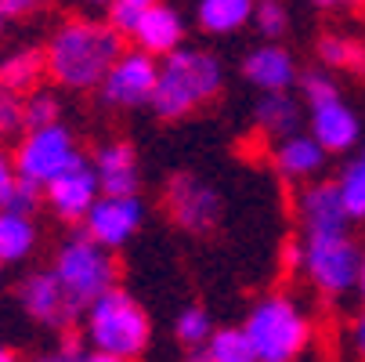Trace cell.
I'll list each match as a JSON object with an SVG mask.
<instances>
[{
  "label": "cell",
  "mask_w": 365,
  "mask_h": 362,
  "mask_svg": "<svg viewBox=\"0 0 365 362\" xmlns=\"http://www.w3.org/2000/svg\"><path fill=\"white\" fill-rule=\"evenodd\" d=\"M275 171L286 178V181H307V178H315L326 164V152L315 138H307V134H293L286 141H279L275 149V156H272Z\"/></svg>",
  "instance_id": "ac0fdd59"
},
{
  "label": "cell",
  "mask_w": 365,
  "mask_h": 362,
  "mask_svg": "<svg viewBox=\"0 0 365 362\" xmlns=\"http://www.w3.org/2000/svg\"><path fill=\"white\" fill-rule=\"evenodd\" d=\"M116 261L106 246H98L87 232H76L62 250H58V261H55V279L62 283L69 304L76 308V316L87 312V308L106 297L109 290H116Z\"/></svg>",
  "instance_id": "5b68a950"
},
{
  "label": "cell",
  "mask_w": 365,
  "mask_h": 362,
  "mask_svg": "<svg viewBox=\"0 0 365 362\" xmlns=\"http://www.w3.org/2000/svg\"><path fill=\"white\" fill-rule=\"evenodd\" d=\"M76 156V145H73V134L55 124V127H43V131H29L15 152V174L22 181H33L40 188H47L55 181Z\"/></svg>",
  "instance_id": "52a82bcc"
},
{
  "label": "cell",
  "mask_w": 365,
  "mask_h": 362,
  "mask_svg": "<svg viewBox=\"0 0 365 362\" xmlns=\"http://www.w3.org/2000/svg\"><path fill=\"white\" fill-rule=\"evenodd\" d=\"M304 272L311 276L322 293L340 297L351 286H358L361 272V250L347 232L333 236H307L304 239Z\"/></svg>",
  "instance_id": "8992f818"
},
{
  "label": "cell",
  "mask_w": 365,
  "mask_h": 362,
  "mask_svg": "<svg viewBox=\"0 0 365 362\" xmlns=\"http://www.w3.org/2000/svg\"><path fill=\"white\" fill-rule=\"evenodd\" d=\"M351 348H354V355L365 362V312L354 319V326H351Z\"/></svg>",
  "instance_id": "d590c367"
},
{
  "label": "cell",
  "mask_w": 365,
  "mask_h": 362,
  "mask_svg": "<svg viewBox=\"0 0 365 362\" xmlns=\"http://www.w3.org/2000/svg\"><path fill=\"white\" fill-rule=\"evenodd\" d=\"M33 362H83V355H80V341H66L58 351H47V355H40V358H33Z\"/></svg>",
  "instance_id": "836d02e7"
},
{
  "label": "cell",
  "mask_w": 365,
  "mask_h": 362,
  "mask_svg": "<svg viewBox=\"0 0 365 362\" xmlns=\"http://www.w3.org/2000/svg\"><path fill=\"white\" fill-rule=\"evenodd\" d=\"M141 218H145V206L138 196H101L91 214L83 218V232L98 243V246H123L138 228H141Z\"/></svg>",
  "instance_id": "8fae6325"
},
{
  "label": "cell",
  "mask_w": 365,
  "mask_h": 362,
  "mask_svg": "<svg viewBox=\"0 0 365 362\" xmlns=\"http://www.w3.org/2000/svg\"><path fill=\"white\" fill-rule=\"evenodd\" d=\"M242 76L260 87L264 94H286L289 84H297V62L286 47L279 44H264V47H257L246 55L242 62Z\"/></svg>",
  "instance_id": "9a60e30c"
},
{
  "label": "cell",
  "mask_w": 365,
  "mask_h": 362,
  "mask_svg": "<svg viewBox=\"0 0 365 362\" xmlns=\"http://www.w3.org/2000/svg\"><path fill=\"white\" fill-rule=\"evenodd\" d=\"M0 362H19V358H15V351H11V348L0 344Z\"/></svg>",
  "instance_id": "ab89813d"
},
{
  "label": "cell",
  "mask_w": 365,
  "mask_h": 362,
  "mask_svg": "<svg viewBox=\"0 0 365 362\" xmlns=\"http://www.w3.org/2000/svg\"><path fill=\"white\" fill-rule=\"evenodd\" d=\"M155 80H160V62L134 47V51H123V55L116 59L109 76L101 80L98 94L113 109H134V106H148L152 101Z\"/></svg>",
  "instance_id": "ba28073f"
},
{
  "label": "cell",
  "mask_w": 365,
  "mask_h": 362,
  "mask_svg": "<svg viewBox=\"0 0 365 362\" xmlns=\"http://www.w3.org/2000/svg\"><path fill=\"white\" fill-rule=\"evenodd\" d=\"M47 203L62 221H83L91 214V206L101 199V185H98V174H94V160L87 156H73V164L51 181L47 188Z\"/></svg>",
  "instance_id": "30bf717a"
},
{
  "label": "cell",
  "mask_w": 365,
  "mask_h": 362,
  "mask_svg": "<svg viewBox=\"0 0 365 362\" xmlns=\"http://www.w3.org/2000/svg\"><path fill=\"white\" fill-rule=\"evenodd\" d=\"M33 243H36V225H33L29 218L11 214V211L0 214V265L29 257Z\"/></svg>",
  "instance_id": "7402d4cb"
},
{
  "label": "cell",
  "mask_w": 365,
  "mask_h": 362,
  "mask_svg": "<svg viewBox=\"0 0 365 362\" xmlns=\"http://www.w3.org/2000/svg\"><path fill=\"white\" fill-rule=\"evenodd\" d=\"M297 218L304 225L307 236H333V232H347V211L340 199V185L336 181H307L297 196Z\"/></svg>",
  "instance_id": "7c38bea8"
},
{
  "label": "cell",
  "mask_w": 365,
  "mask_h": 362,
  "mask_svg": "<svg viewBox=\"0 0 365 362\" xmlns=\"http://www.w3.org/2000/svg\"><path fill=\"white\" fill-rule=\"evenodd\" d=\"M282 261H286V268H304V243L289 239L282 250Z\"/></svg>",
  "instance_id": "8d00e7d4"
},
{
  "label": "cell",
  "mask_w": 365,
  "mask_h": 362,
  "mask_svg": "<svg viewBox=\"0 0 365 362\" xmlns=\"http://www.w3.org/2000/svg\"><path fill=\"white\" fill-rule=\"evenodd\" d=\"M43 73H47L43 51L22 47V51H15V55H8L4 62H0V87L11 91V94H22V91H33Z\"/></svg>",
  "instance_id": "ffe728a7"
},
{
  "label": "cell",
  "mask_w": 365,
  "mask_h": 362,
  "mask_svg": "<svg viewBox=\"0 0 365 362\" xmlns=\"http://www.w3.org/2000/svg\"><path fill=\"white\" fill-rule=\"evenodd\" d=\"M354 164H358V167H361V174H365V149L358 152V160H354Z\"/></svg>",
  "instance_id": "b9f144b4"
},
{
  "label": "cell",
  "mask_w": 365,
  "mask_h": 362,
  "mask_svg": "<svg viewBox=\"0 0 365 362\" xmlns=\"http://www.w3.org/2000/svg\"><path fill=\"white\" fill-rule=\"evenodd\" d=\"M58 109L62 101L51 94V91H36L29 101H26V127L29 131H43V127H55L58 124Z\"/></svg>",
  "instance_id": "f546056e"
},
{
  "label": "cell",
  "mask_w": 365,
  "mask_h": 362,
  "mask_svg": "<svg viewBox=\"0 0 365 362\" xmlns=\"http://www.w3.org/2000/svg\"><path fill=\"white\" fill-rule=\"evenodd\" d=\"M15 185H19V174H15V160H8L0 152V214L8 211V203L15 196Z\"/></svg>",
  "instance_id": "d6a6232c"
},
{
  "label": "cell",
  "mask_w": 365,
  "mask_h": 362,
  "mask_svg": "<svg viewBox=\"0 0 365 362\" xmlns=\"http://www.w3.org/2000/svg\"><path fill=\"white\" fill-rule=\"evenodd\" d=\"M40 185H33V181H22L19 178V185H15V196H11V203H8V211L11 214H22V218H29L36 206H40Z\"/></svg>",
  "instance_id": "1f68e13d"
},
{
  "label": "cell",
  "mask_w": 365,
  "mask_h": 362,
  "mask_svg": "<svg viewBox=\"0 0 365 362\" xmlns=\"http://www.w3.org/2000/svg\"><path fill=\"white\" fill-rule=\"evenodd\" d=\"M174 333H178V341H181L185 348H192V351H202L206 344H210V337H214L210 312H206V308H199V304H188L185 312L178 316V326H174Z\"/></svg>",
  "instance_id": "d4e9b609"
},
{
  "label": "cell",
  "mask_w": 365,
  "mask_h": 362,
  "mask_svg": "<svg viewBox=\"0 0 365 362\" xmlns=\"http://www.w3.org/2000/svg\"><path fill=\"white\" fill-rule=\"evenodd\" d=\"M319 59L329 69H354L358 73L361 62H365V44L351 40V36H340V33H326L319 40Z\"/></svg>",
  "instance_id": "cb8c5ba5"
},
{
  "label": "cell",
  "mask_w": 365,
  "mask_h": 362,
  "mask_svg": "<svg viewBox=\"0 0 365 362\" xmlns=\"http://www.w3.org/2000/svg\"><path fill=\"white\" fill-rule=\"evenodd\" d=\"M202 355L210 362H257V351L246 337L242 326H225V330H214L210 344L202 348Z\"/></svg>",
  "instance_id": "603a6c76"
},
{
  "label": "cell",
  "mask_w": 365,
  "mask_h": 362,
  "mask_svg": "<svg viewBox=\"0 0 365 362\" xmlns=\"http://www.w3.org/2000/svg\"><path fill=\"white\" fill-rule=\"evenodd\" d=\"M311 138L322 145V152H347L358 141V116L340 101L311 109Z\"/></svg>",
  "instance_id": "e0dca14e"
},
{
  "label": "cell",
  "mask_w": 365,
  "mask_h": 362,
  "mask_svg": "<svg viewBox=\"0 0 365 362\" xmlns=\"http://www.w3.org/2000/svg\"><path fill=\"white\" fill-rule=\"evenodd\" d=\"M152 337V323L145 308L127 290H109L87 308V341L98 355H113L123 362H134Z\"/></svg>",
  "instance_id": "3957f363"
},
{
  "label": "cell",
  "mask_w": 365,
  "mask_h": 362,
  "mask_svg": "<svg viewBox=\"0 0 365 362\" xmlns=\"http://www.w3.org/2000/svg\"><path fill=\"white\" fill-rule=\"evenodd\" d=\"M19 127H26V101L0 87V138L19 131Z\"/></svg>",
  "instance_id": "4dcf8cb0"
},
{
  "label": "cell",
  "mask_w": 365,
  "mask_h": 362,
  "mask_svg": "<svg viewBox=\"0 0 365 362\" xmlns=\"http://www.w3.org/2000/svg\"><path fill=\"white\" fill-rule=\"evenodd\" d=\"M83 362H123V358H113V355H98V351H94V355H87Z\"/></svg>",
  "instance_id": "74e56055"
},
{
  "label": "cell",
  "mask_w": 365,
  "mask_h": 362,
  "mask_svg": "<svg viewBox=\"0 0 365 362\" xmlns=\"http://www.w3.org/2000/svg\"><path fill=\"white\" fill-rule=\"evenodd\" d=\"M152 0H113L109 4V26L120 33V36H134L141 19L148 15Z\"/></svg>",
  "instance_id": "4316f807"
},
{
  "label": "cell",
  "mask_w": 365,
  "mask_h": 362,
  "mask_svg": "<svg viewBox=\"0 0 365 362\" xmlns=\"http://www.w3.org/2000/svg\"><path fill=\"white\" fill-rule=\"evenodd\" d=\"M358 73H365V62H361V69H358Z\"/></svg>",
  "instance_id": "ee69618b"
},
{
  "label": "cell",
  "mask_w": 365,
  "mask_h": 362,
  "mask_svg": "<svg viewBox=\"0 0 365 362\" xmlns=\"http://www.w3.org/2000/svg\"><path fill=\"white\" fill-rule=\"evenodd\" d=\"M188 362H210V358H206L202 351H192V358H188Z\"/></svg>",
  "instance_id": "60d3db41"
},
{
  "label": "cell",
  "mask_w": 365,
  "mask_h": 362,
  "mask_svg": "<svg viewBox=\"0 0 365 362\" xmlns=\"http://www.w3.org/2000/svg\"><path fill=\"white\" fill-rule=\"evenodd\" d=\"M94 174L101 185V196H138L141 174L138 156L127 141H109L94 152Z\"/></svg>",
  "instance_id": "5bb4252c"
},
{
  "label": "cell",
  "mask_w": 365,
  "mask_h": 362,
  "mask_svg": "<svg viewBox=\"0 0 365 362\" xmlns=\"http://www.w3.org/2000/svg\"><path fill=\"white\" fill-rule=\"evenodd\" d=\"M123 51H127L123 36L109 22L73 19L51 36L43 59H47L51 80H58L62 87H73V91H91V87H101V80L109 76V69L116 66Z\"/></svg>",
  "instance_id": "6da1fadb"
},
{
  "label": "cell",
  "mask_w": 365,
  "mask_h": 362,
  "mask_svg": "<svg viewBox=\"0 0 365 362\" xmlns=\"http://www.w3.org/2000/svg\"><path fill=\"white\" fill-rule=\"evenodd\" d=\"M19 297H22L26 312H29L36 323H43V326L66 330V326L76 319V308L69 304V297H66L62 283L55 279V272H33V276L22 283Z\"/></svg>",
  "instance_id": "4fadbf2b"
},
{
  "label": "cell",
  "mask_w": 365,
  "mask_h": 362,
  "mask_svg": "<svg viewBox=\"0 0 365 362\" xmlns=\"http://www.w3.org/2000/svg\"><path fill=\"white\" fill-rule=\"evenodd\" d=\"M4 22H8V19H4V11H0V33H4Z\"/></svg>",
  "instance_id": "7bdbcfd3"
},
{
  "label": "cell",
  "mask_w": 365,
  "mask_h": 362,
  "mask_svg": "<svg viewBox=\"0 0 365 362\" xmlns=\"http://www.w3.org/2000/svg\"><path fill=\"white\" fill-rule=\"evenodd\" d=\"M134 40H138V51H145V55H152V59H160V55L167 59V55H174V51H181V40H185L181 11L170 8V4H152L148 15L141 19Z\"/></svg>",
  "instance_id": "2e32d148"
},
{
  "label": "cell",
  "mask_w": 365,
  "mask_h": 362,
  "mask_svg": "<svg viewBox=\"0 0 365 362\" xmlns=\"http://www.w3.org/2000/svg\"><path fill=\"white\" fill-rule=\"evenodd\" d=\"M167 211L185 232H210L221 221V196L195 174H174L167 185Z\"/></svg>",
  "instance_id": "9c48e42d"
},
{
  "label": "cell",
  "mask_w": 365,
  "mask_h": 362,
  "mask_svg": "<svg viewBox=\"0 0 365 362\" xmlns=\"http://www.w3.org/2000/svg\"><path fill=\"white\" fill-rule=\"evenodd\" d=\"M242 330L257 351V362H293L311 341V323L304 319L297 301L282 293L257 301Z\"/></svg>",
  "instance_id": "277c9868"
},
{
  "label": "cell",
  "mask_w": 365,
  "mask_h": 362,
  "mask_svg": "<svg viewBox=\"0 0 365 362\" xmlns=\"http://www.w3.org/2000/svg\"><path fill=\"white\" fill-rule=\"evenodd\" d=\"M340 199H344V211L347 218H365V174L358 164H351L344 174H340Z\"/></svg>",
  "instance_id": "f1b7e54d"
},
{
  "label": "cell",
  "mask_w": 365,
  "mask_h": 362,
  "mask_svg": "<svg viewBox=\"0 0 365 362\" xmlns=\"http://www.w3.org/2000/svg\"><path fill=\"white\" fill-rule=\"evenodd\" d=\"M257 127L264 131L268 138H293L300 134V106L297 98L286 91V94H264L257 101Z\"/></svg>",
  "instance_id": "d6986e66"
},
{
  "label": "cell",
  "mask_w": 365,
  "mask_h": 362,
  "mask_svg": "<svg viewBox=\"0 0 365 362\" xmlns=\"http://www.w3.org/2000/svg\"><path fill=\"white\" fill-rule=\"evenodd\" d=\"M195 19L206 33H235L253 19V4L250 0H199L195 4Z\"/></svg>",
  "instance_id": "44dd1931"
},
{
  "label": "cell",
  "mask_w": 365,
  "mask_h": 362,
  "mask_svg": "<svg viewBox=\"0 0 365 362\" xmlns=\"http://www.w3.org/2000/svg\"><path fill=\"white\" fill-rule=\"evenodd\" d=\"M358 290H361V301H365V253H361V272H358Z\"/></svg>",
  "instance_id": "f35d334b"
},
{
  "label": "cell",
  "mask_w": 365,
  "mask_h": 362,
  "mask_svg": "<svg viewBox=\"0 0 365 362\" xmlns=\"http://www.w3.org/2000/svg\"><path fill=\"white\" fill-rule=\"evenodd\" d=\"M253 26L260 36L275 40L289 29V8L279 4V0H260V4H253Z\"/></svg>",
  "instance_id": "83f0119b"
},
{
  "label": "cell",
  "mask_w": 365,
  "mask_h": 362,
  "mask_svg": "<svg viewBox=\"0 0 365 362\" xmlns=\"http://www.w3.org/2000/svg\"><path fill=\"white\" fill-rule=\"evenodd\" d=\"M300 84V94L307 101V109H319V106H329V101H340V87L329 73L322 69H307L304 76H297Z\"/></svg>",
  "instance_id": "484cf974"
},
{
  "label": "cell",
  "mask_w": 365,
  "mask_h": 362,
  "mask_svg": "<svg viewBox=\"0 0 365 362\" xmlns=\"http://www.w3.org/2000/svg\"><path fill=\"white\" fill-rule=\"evenodd\" d=\"M225 87V66L210 51H174L160 66V80H155L152 94V113L163 120H181L195 109H202L206 101H214Z\"/></svg>",
  "instance_id": "7a4b0ae2"
},
{
  "label": "cell",
  "mask_w": 365,
  "mask_h": 362,
  "mask_svg": "<svg viewBox=\"0 0 365 362\" xmlns=\"http://www.w3.org/2000/svg\"><path fill=\"white\" fill-rule=\"evenodd\" d=\"M0 11H4V19H22V15H29V11H36V4L33 0H0Z\"/></svg>",
  "instance_id": "e575fe53"
}]
</instances>
